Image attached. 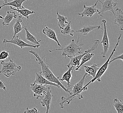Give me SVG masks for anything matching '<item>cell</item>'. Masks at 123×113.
Returning <instances> with one entry per match:
<instances>
[{
    "instance_id": "obj_19",
    "label": "cell",
    "mask_w": 123,
    "mask_h": 113,
    "mask_svg": "<svg viewBox=\"0 0 123 113\" xmlns=\"http://www.w3.org/2000/svg\"><path fill=\"white\" fill-rule=\"evenodd\" d=\"M23 19V17L20 15L19 16L17 17V19L16 20L14 25H13V29H14V35L13 37L16 36L18 33H19L21 31L23 30V27L22 26L21 23L22 22Z\"/></svg>"
},
{
    "instance_id": "obj_20",
    "label": "cell",
    "mask_w": 123,
    "mask_h": 113,
    "mask_svg": "<svg viewBox=\"0 0 123 113\" xmlns=\"http://www.w3.org/2000/svg\"><path fill=\"white\" fill-rule=\"evenodd\" d=\"M98 65L99 64H93L91 66H83L85 71L87 73V75L86 78L90 76H92L93 78H94L97 73V71L99 68L97 67Z\"/></svg>"
},
{
    "instance_id": "obj_32",
    "label": "cell",
    "mask_w": 123,
    "mask_h": 113,
    "mask_svg": "<svg viewBox=\"0 0 123 113\" xmlns=\"http://www.w3.org/2000/svg\"><path fill=\"white\" fill-rule=\"evenodd\" d=\"M4 0V1H5V3H6L7 2V0Z\"/></svg>"
},
{
    "instance_id": "obj_27",
    "label": "cell",
    "mask_w": 123,
    "mask_h": 113,
    "mask_svg": "<svg viewBox=\"0 0 123 113\" xmlns=\"http://www.w3.org/2000/svg\"><path fill=\"white\" fill-rule=\"evenodd\" d=\"M113 105L117 113H123V104L121 100H119L117 98L114 99Z\"/></svg>"
},
{
    "instance_id": "obj_22",
    "label": "cell",
    "mask_w": 123,
    "mask_h": 113,
    "mask_svg": "<svg viewBox=\"0 0 123 113\" xmlns=\"http://www.w3.org/2000/svg\"><path fill=\"white\" fill-rule=\"evenodd\" d=\"M10 9L17 11L18 12V13H19L20 15H21V16H22L23 17H25L27 20V21H28L29 19V15L30 14H32L36 13L35 11H31L25 8H24L23 9H18L14 7H12V6H10Z\"/></svg>"
},
{
    "instance_id": "obj_8",
    "label": "cell",
    "mask_w": 123,
    "mask_h": 113,
    "mask_svg": "<svg viewBox=\"0 0 123 113\" xmlns=\"http://www.w3.org/2000/svg\"><path fill=\"white\" fill-rule=\"evenodd\" d=\"M102 24L104 25V33L103 35L102 40L101 43L102 44L103 48V50L102 52V57L103 58L105 57L106 55L107 56V53L108 51L110 45H109V38L107 35V26H106V22L107 21L106 20L103 19L102 20Z\"/></svg>"
},
{
    "instance_id": "obj_6",
    "label": "cell",
    "mask_w": 123,
    "mask_h": 113,
    "mask_svg": "<svg viewBox=\"0 0 123 113\" xmlns=\"http://www.w3.org/2000/svg\"><path fill=\"white\" fill-rule=\"evenodd\" d=\"M93 44L92 46L90 48L86 50L83 53H81L80 54L77 56H75L74 57H71L69 58L70 59V61L69 62V63L66 65V66L69 68L70 67H72L73 68H76L78 66H79L80 60L82 57H83V55H84L86 54L88 52H92V51H94L97 48L98 45H99V40L98 39H96L92 41Z\"/></svg>"
},
{
    "instance_id": "obj_2",
    "label": "cell",
    "mask_w": 123,
    "mask_h": 113,
    "mask_svg": "<svg viewBox=\"0 0 123 113\" xmlns=\"http://www.w3.org/2000/svg\"><path fill=\"white\" fill-rule=\"evenodd\" d=\"M87 75V73H86L83 76V78L78 83H77L74 85H70V87H72V90L70 91L69 95L67 97L64 96L62 97L61 101L59 103V105L61 108H64V104L66 103L69 104L73 99L77 97L78 99L83 98V94L84 90H83V87L84 86V83L85 81V78Z\"/></svg>"
},
{
    "instance_id": "obj_30",
    "label": "cell",
    "mask_w": 123,
    "mask_h": 113,
    "mask_svg": "<svg viewBox=\"0 0 123 113\" xmlns=\"http://www.w3.org/2000/svg\"><path fill=\"white\" fill-rule=\"evenodd\" d=\"M123 54H121V55H119V56H116V57H115L114 58V59H112V60H110V61L109 62V64H111L112 62H113V61H115L116 60H117V59H121V60L122 61H123Z\"/></svg>"
},
{
    "instance_id": "obj_23",
    "label": "cell",
    "mask_w": 123,
    "mask_h": 113,
    "mask_svg": "<svg viewBox=\"0 0 123 113\" xmlns=\"http://www.w3.org/2000/svg\"><path fill=\"white\" fill-rule=\"evenodd\" d=\"M23 29L25 30V34H26V40L29 41L33 45H39V43L41 41V40L38 41L36 39V38L32 34H31L29 31L28 28L26 27H23Z\"/></svg>"
},
{
    "instance_id": "obj_9",
    "label": "cell",
    "mask_w": 123,
    "mask_h": 113,
    "mask_svg": "<svg viewBox=\"0 0 123 113\" xmlns=\"http://www.w3.org/2000/svg\"><path fill=\"white\" fill-rule=\"evenodd\" d=\"M49 88L50 87H46V85H40L34 83L31 84L30 87L31 90L34 93V96L37 99H39Z\"/></svg>"
},
{
    "instance_id": "obj_5",
    "label": "cell",
    "mask_w": 123,
    "mask_h": 113,
    "mask_svg": "<svg viewBox=\"0 0 123 113\" xmlns=\"http://www.w3.org/2000/svg\"><path fill=\"white\" fill-rule=\"evenodd\" d=\"M121 35L122 34H121L120 36H119L117 43H116L115 46V47H114V49H113V50L111 52V54L110 55L109 57H108V59H107V61H106L104 64L102 65V66L99 68L98 70L97 71V73H96V75L95 76L94 78H93L90 82H89L85 86H83V90L84 91H85L86 90H87L88 89V88L87 87L88 85H89L91 83L94 82L95 80H97L98 82H100L101 81L100 78L102 77V76L104 75V73H105L106 71H107V69L108 68V66H109V61L111 59V57L113 56L114 53L116 51V48H117V46H118V45H119V42H120V39H121Z\"/></svg>"
},
{
    "instance_id": "obj_34",
    "label": "cell",
    "mask_w": 123,
    "mask_h": 113,
    "mask_svg": "<svg viewBox=\"0 0 123 113\" xmlns=\"http://www.w3.org/2000/svg\"></svg>"
},
{
    "instance_id": "obj_16",
    "label": "cell",
    "mask_w": 123,
    "mask_h": 113,
    "mask_svg": "<svg viewBox=\"0 0 123 113\" xmlns=\"http://www.w3.org/2000/svg\"><path fill=\"white\" fill-rule=\"evenodd\" d=\"M103 25V24L100 25H85L83 27V28L80 29H79L76 31V32H78L79 34H80L83 35H87L89 33H90L91 31H93L95 29H97V30H99L100 29H102L101 26Z\"/></svg>"
},
{
    "instance_id": "obj_29",
    "label": "cell",
    "mask_w": 123,
    "mask_h": 113,
    "mask_svg": "<svg viewBox=\"0 0 123 113\" xmlns=\"http://www.w3.org/2000/svg\"><path fill=\"white\" fill-rule=\"evenodd\" d=\"M25 113H38V111L36 107H34L33 108L31 109H29L28 107L26 108L25 111H24Z\"/></svg>"
},
{
    "instance_id": "obj_15",
    "label": "cell",
    "mask_w": 123,
    "mask_h": 113,
    "mask_svg": "<svg viewBox=\"0 0 123 113\" xmlns=\"http://www.w3.org/2000/svg\"><path fill=\"white\" fill-rule=\"evenodd\" d=\"M115 18L114 21V24L119 27L121 31L123 30V12L120 8H117L116 10Z\"/></svg>"
},
{
    "instance_id": "obj_1",
    "label": "cell",
    "mask_w": 123,
    "mask_h": 113,
    "mask_svg": "<svg viewBox=\"0 0 123 113\" xmlns=\"http://www.w3.org/2000/svg\"><path fill=\"white\" fill-rule=\"evenodd\" d=\"M29 52L35 56L36 61L38 62V64L41 67L42 71H41V72L42 75L50 82L54 83L59 85L60 87L66 93H69L70 94V90H69L70 88H66V87H65L64 85L62 84L59 80V78H57L55 76L52 71L50 70L49 68V65L44 61L43 58L41 57L38 55V53L35 51L31 50Z\"/></svg>"
},
{
    "instance_id": "obj_28",
    "label": "cell",
    "mask_w": 123,
    "mask_h": 113,
    "mask_svg": "<svg viewBox=\"0 0 123 113\" xmlns=\"http://www.w3.org/2000/svg\"><path fill=\"white\" fill-rule=\"evenodd\" d=\"M10 54L8 51H3L0 53V61L7 59L9 57Z\"/></svg>"
},
{
    "instance_id": "obj_11",
    "label": "cell",
    "mask_w": 123,
    "mask_h": 113,
    "mask_svg": "<svg viewBox=\"0 0 123 113\" xmlns=\"http://www.w3.org/2000/svg\"><path fill=\"white\" fill-rule=\"evenodd\" d=\"M102 6L101 10L99 11V16L104 17L105 12L111 11L115 16V13L114 11V7L117 5V3L114 2L113 0H105L104 2H102Z\"/></svg>"
},
{
    "instance_id": "obj_14",
    "label": "cell",
    "mask_w": 123,
    "mask_h": 113,
    "mask_svg": "<svg viewBox=\"0 0 123 113\" xmlns=\"http://www.w3.org/2000/svg\"><path fill=\"white\" fill-rule=\"evenodd\" d=\"M43 33L48 38L55 41L57 43L58 45L60 47H61V45L60 44V43L59 42V40L57 39L56 33L53 30L49 28V27H48L47 26H46L45 28L43 29Z\"/></svg>"
},
{
    "instance_id": "obj_25",
    "label": "cell",
    "mask_w": 123,
    "mask_h": 113,
    "mask_svg": "<svg viewBox=\"0 0 123 113\" xmlns=\"http://www.w3.org/2000/svg\"><path fill=\"white\" fill-rule=\"evenodd\" d=\"M57 19L58 20V25L60 29L64 28L65 27V24H68V22L67 21V18L63 15H61L59 14L58 11L56 12Z\"/></svg>"
},
{
    "instance_id": "obj_26",
    "label": "cell",
    "mask_w": 123,
    "mask_h": 113,
    "mask_svg": "<svg viewBox=\"0 0 123 113\" xmlns=\"http://www.w3.org/2000/svg\"><path fill=\"white\" fill-rule=\"evenodd\" d=\"M71 21H69V22L67 24L66 26H65L64 28L60 29L61 32L62 34L65 35H69L71 36H73L74 35V31L71 28Z\"/></svg>"
},
{
    "instance_id": "obj_3",
    "label": "cell",
    "mask_w": 123,
    "mask_h": 113,
    "mask_svg": "<svg viewBox=\"0 0 123 113\" xmlns=\"http://www.w3.org/2000/svg\"><path fill=\"white\" fill-rule=\"evenodd\" d=\"M79 39L80 34H79V36L76 41L74 39H73L69 45L64 47H61L59 49L49 50V51L50 52H52L53 51H62V55L65 56V58L67 56L69 58L74 57L76 56V54H80L82 53L81 52V50L82 49V47L84 45V44L81 43L79 44Z\"/></svg>"
},
{
    "instance_id": "obj_21",
    "label": "cell",
    "mask_w": 123,
    "mask_h": 113,
    "mask_svg": "<svg viewBox=\"0 0 123 113\" xmlns=\"http://www.w3.org/2000/svg\"><path fill=\"white\" fill-rule=\"evenodd\" d=\"M68 71H66V72L64 73L62 76L61 78L59 79L60 81H66L67 83V85L68 86L69 88L70 87V80H71V78L72 77V72L74 71V68L72 67H70L68 68Z\"/></svg>"
},
{
    "instance_id": "obj_17",
    "label": "cell",
    "mask_w": 123,
    "mask_h": 113,
    "mask_svg": "<svg viewBox=\"0 0 123 113\" xmlns=\"http://www.w3.org/2000/svg\"><path fill=\"white\" fill-rule=\"evenodd\" d=\"M17 17L16 14L15 12H12L10 11H7V14L5 17L0 15V18L3 20L2 24L3 26L9 25L13 19H16Z\"/></svg>"
},
{
    "instance_id": "obj_4",
    "label": "cell",
    "mask_w": 123,
    "mask_h": 113,
    "mask_svg": "<svg viewBox=\"0 0 123 113\" xmlns=\"http://www.w3.org/2000/svg\"><path fill=\"white\" fill-rule=\"evenodd\" d=\"M9 62H5L2 60L0 64L2 68L0 71V75H4L7 78H9L11 75H14L17 72L21 70V66L18 65L15 61L9 58Z\"/></svg>"
},
{
    "instance_id": "obj_18",
    "label": "cell",
    "mask_w": 123,
    "mask_h": 113,
    "mask_svg": "<svg viewBox=\"0 0 123 113\" xmlns=\"http://www.w3.org/2000/svg\"><path fill=\"white\" fill-rule=\"evenodd\" d=\"M28 0H13L9 2H7L6 3H3L2 5L0 6V9H1L3 7L5 6H12L18 9H23L25 7L22 6L23 3Z\"/></svg>"
},
{
    "instance_id": "obj_33",
    "label": "cell",
    "mask_w": 123,
    "mask_h": 113,
    "mask_svg": "<svg viewBox=\"0 0 123 113\" xmlns=\"http://www.w3.org/2000/svg\"><path fill=\"white\" fill-rule=\"evenodd\" d=\"M97 0V1H99V2H100L101 3L102 2V1H100V0Z\"/></svg>"
},
{
    "instance_id": "obj_12",
    "label": "cell",
    "mask_w": 123,
    "mask_h": 113,
    "mask_svg": "<svg viewBox=\"0 0 123 113\" xmlns=\"http://www.w3.org/2000/svg\"><path fill=\"white\" fill-rule=\"evenodd\" d=\"M98 1L97 0L94 5L90 6H86V5H84L83 9L80 12L77 13V14L81 15L82 17L84 16L92 17L95 13L99 14L100 10L97 8Z\"/></svg>"
},
{
    "instance_id": "obj_24",
    "label": "cell",
    "mask_w": 123,
    "mask_h": 113,
    "mask_svg": "<svg viewBox=\"0 0 123 113\" xmlns=\"http://www.w3.org/2000/svg\"><path fill=\"white\" fill-rule=\"evenodd\" d=\"M94 54L93 53H91V52H88L86 54L84 55L83 56V57L81 59L80 62L79 66H78L77 68H75L76 71H81L80 69V68L82 66H83V64H85L86 62L90 61V59L92 58L93 56H94Z\"/></svg>"
},
{
    "instance_id": "obj_31",
    "label": "cell",
    "mask_w": 123,
    "mask_h": 113,
    "mask_svg": "<svg viewBox=\"0 0 123 113\" xmlns=\"http://www.w3.org/2000/svg\"><path fill=\"white\" fill-rule=\"evenodd\" d=\"M0 89L6 90V87H5V84L3 80H0Z\"/></svg>"
},
{
    "instance_id": "obj_13",
    "label": "cell",
    "mask_w": 123,
    "mask_h": 113,
    "mask_svg": "<svg viewBox=\"0 0 123 113\" xmlns=\"http://www.w3.org/2000/svg\"><path fill=\"white\" fill-rule=\"evenodd\" d=\"M34 83L38 84L40 85H48L50 86H53L59 88H60L59 85H58L56 84H55L54 83L50 82L44 77H43V76L42 75L41 71L38 73H36V79L34 81Z\"/></svg>"
},
{
    "instance_id": "obj_7",
    "label": "cell",
    "mask_w": 123,
    "mask_h": 113,
    "mask_svg": "<svg viewBox=\"0 0 123 113\" xmlns=\"http://www.w3.org/2000/svg\"><path fill=\"white\" fill-rule=\"evenodd\" d=\"M3 43L4 44H6L7 43H11L12 44L16 45L17 46L20 47L21 49L23 47H33V48H38L40 46V45H33L29 44L25 42L24 41L22 40L20 38H19V36H15L14 37L12 38L11 40H8L6 39H5Z\"/></svg>"
},
{
    "instance_id": "obj_10",
    "label": "cell",
    "mask_w": 123,
    "mask_h": 113,
    "mask_svg": "<svg viewBox=\"0 0 123 113\" xmlns=\"http://www.w3.org/2000/svg\"><path fill=\"white\" fill-rule=\"evenodd\" d=\"M52 97V92L49 88L39 98V99H40V103L42 106L45 107L46 108V113H48L49 112Z\"/></svg>"
}]
</instances>
